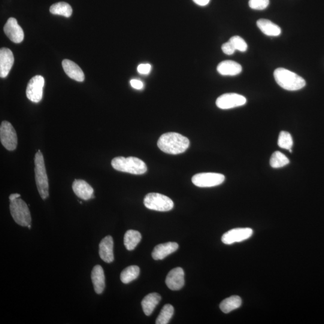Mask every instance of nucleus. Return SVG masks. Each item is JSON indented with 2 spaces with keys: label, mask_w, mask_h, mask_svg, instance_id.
<instances>
[{
  "label": "nucleus",
  "mask_w": 324,
  "mask_h": 324,
  "mask_svg": "<svg viewBox=\"0 0 324 324\" xmlns=\"http://www.w3.org/2000/svg\"><path fill=\"white\" fill-rule=\"evenodd\" d=\"M189 145L188 138L175 132L164 133L157 142V146L160 150L174 155L184 153L189 148Z\"/></svg>",
  "instance_id": "1"
},
{
  "label": "nucleus",
  "mask_w": 324,
  "mask_h": 324,
  "mask_svg": "<svg viewBox=\"0 0 324 324\" xmlns=\"http://www.w3.org/2000/svg\"><path fill=\"white\" fill-rule=\"evenodd\" d=\"M274 77L278 86L286 90L297 91L305 86L303 78L286 69H275Z\"/></svg>",
  "instance_id": "2"
},
{
  "label": "nucleus",
  "mask_w": 324,
  "mask_h": 324,
  "mask_svg": "<svg viewBox=\"0 0 324 324\" xmlns=\"http://www.w3.org/2000/svg\"><path fill=\"white\" fill-rule=\"evenodd\" d=\"M111 165L117 171L135 175H142L147 171V166L142 160L135 157H117Z\"/></svg>",
  "instance_id": "3"
},
{
  "label": "nucleus",
  "mask_w": 324,
  "mask_h": 324,
  "mask_svg": "<svg viewBox=\"0 0 324 324\" xmlns=\"http://www.w3.org/2000/svg\"><path fill=\"white\" fill-rule=\"evenodd\" d=\"M35 164L36 185L41 198L46 199L49 196V183H48L44 157L41 150H39L36 154Z\"/></svg>",
  "instance_id": "4"
},
{
  "label": "nucleus",
  "mask_w": 324,
  "mask_h": 324,
  "mask_svg": "<svg viewBox=\"0 0 324 324\" xmlns=\"http://www.w3.org/2000/svg\"><path fill=\"white\" fill-rule=\"evenodd\" d=\"M10 210L12 217L18 225L28 226L32 222V216L26 203L22 199L11 201Z\"/></svg>",
  "instance_id": "5"
},
{
  "label": "nucleus",
  "mask_w": 324,
  "mask_h": 324,
  "mask_svg": "<svg viewBox=\"0 0 324 324\" xmlns=\"http://www.w3.org/2000/svg\"><path fill=\"white\" fill-rule=\"evenodd\" d=\"M144 204L150 210L168 211L174 207V202L169 197L158 193H150L145 196Z\"/></svg>",
  "instance_id": "6"
},
{
  "label": "nucleus",
  "mask_w": 324,
  "mask_h": 324,
  "mask_svg": "<svg viewBox=\"0 0 324 324\" xmlns=\"http://www.w3.org/2000/svg\"><path fill=\"white\" fill-rule=\"evenodd\" d=\"M0 140L3 146L9 151L16 149L18 137L16 131L10 123L4 121L0 126Z\"/></svg>",
  "instance_id": "7"
},
{
  "label": "nucleus",
  "mask_w": 324,
  "mask_h": 324,
  "mask_svg": "<svg viewBox=\"0 0 324 324\" xmlns=\"http://www.w3.org/2000/svg\"><path fill=\"white\" fill-rule=\"evenodd\" d=\"M225 180V175L213 172L199 173L192 178V183L199 187H211L220 185Z\"/></svg>",
  "instance_id": "8"
},
{
  "label": "nucleus",
  "mask_w": 324,
  "mask_h": 324,
  "mask_svg": "<svg viewBox=\"0 0 324 324\" xmlns=\"http://www.w3.org/2000/svg\"><path fill=\"white\" fill-rule=\"evenodd\" d=\"M45 80L41 75L35 76L29 81L26 90L27 98L33 102L39 103L43 96Z\"/></svg>",
  "instance_id": "9"
},
{
  "label": "nucleus",
  "mask_w": 324,
  "mask_h": 324,
  "mask_svg": "<svg viewBox=\"0 0 324 324\" xmlns=\"http://www.w3.org/2000/svg\"><path fill=\"white\" fill-rule=\"evenodd\" d=\"M247 100L243 96L236 93H226L217 98V107L222 110H229L241 107L246 104Z\"/></svg>",
  "instance_id": "10"
},
{
  "label": "nucleus",
  "mask_w": 324,
  "mask_h": 324,
  "mask_svg": "<svg viewBox=\"0 0 324 324\" xmlns=\"http://www.w3.org/2000/svg\"><path fill=\"white\" fill-rule=\"evenodd\" d=\"M253 230L249 228H235L224 234L222 241L225 244H232L243 241L252 237Z\"/></svg>",
  "instance_id": "11"
},
{
  "label": "nucleus",
  "mask_w": 324,
  "mask_h": 324,
  "mask_svg": "<svg viewBox=\"0 0 324 324\" xmlns=\"http://www.w3.org/2000/svg\"><path fill=\"white\" fill-rule=\"evenodd\" d=\"M4 31L6 36L14 43L20 44L24 38V33L18 21L14 18H10L4 27Z\"/></svg>",
  "instance_id": "12"
},
{
  "label": "nucleus",
  "mask_w": 324,
  "mask_h": 324,
  "mask_svg": "<svg viewBox=\"0 0 324 324\" xmlns=\"http://www.w3.org/2000/svg\"><path fill=\"white\" fill-rule=\"evenodd\" d=\"M166 284L172 290H180L184 285V272L183 268H175L169 272L166 278Z\"/></svg>",
  "instance_id": "13"
},
{
  "label": "nucleus",
  "mask_w": 324,
  "mask_h": 324,
  "mask_svg": "<svg viewBox=\"0 0 324 324\" xmlns=\"http://www.w3.org/2000/svg\"><path fill=\"white\" fill-rule=\"evenodd\" d=\"M14 63V54L8 48H3L0 50V77H7Z\"/></svg>",
  "instance_id": "14"
},
{
  "label": "nucleus",
  "mask_w": 324,
  "mask_h": 324,
  "mask_svg": "<svg viewBox=\"0 0 324 324\" xmlns=\"http://www.w3.org/2000/svg\"><path fill=\"white\" fill-rule=\"evenodd\" d=\"M99 255L105 262L114 261V241L111 236H107L100 243Z\"/></svg>",
  "instance_id": "15"
},
{
  "label": "nucleus",
  "mask_w": 324,
  "mask_h": 324,
  "mask_svg": "<svg viewBox=\"0 0 324 324\" xmlns=\"http://www.w3.org/2000/svg\"><path fill=\"white\" fill-rule=\"evenodd\" d=\"M72 189L79 198L86 200L95 198L93 196L94 189L90 184L83 180H75L72 184Z\"/></svg>",
  "instance_id": "16"
},
{
  "label": "nucleus",
  "mask_w": 324,
  "mask_h": 324,
  "mask_svg": "<svg viewBox=\"0 0 324 324\" xmlns=\"http://www.w3.org/2000/svg\"><path fill=\"white\" fill-rule=\"evenodd\" d=\"M178 249V244L175 242H168L157 245L153 251V258L154 260L163 259L170 254L175 252Z\"/></svg>",
  "instance_id": "17"
},
{
  "label": "nucleus",
  "mask_w": 324,
  "mask_h": 324,
  "mask_svg": "<svg viewBox=\"0 0 324 324\" xmlns=\"http://www.w3.org/2000/svg\"><path fill=\"white\" fill-rule=\"evenodd\" d=\"M63 69L68 77L78 82H83L84 74L80 67L69 60H64L62 62Z\"/></svg>",
  "instance_id": "18"
},
{
  "label": "nucleus",
  "mask_w": 324,
  "mask_h": 324,
  "mask_svg": "<svg viewBox=\"0 0 324 324\" xmlns=\"http://www.w3.org/2000/svg\"><path fill=\"white\" fill-rule=\"evenodd\" d=\"M92 280L95 292L101 294L105 287V277L104 269L99 265L93 268L92 272Z\"/></svg>",
  "instance_id": "19"
},
{
  "label": "nucleus",
  "mask_w": 324,
  "mask_h": 324,
  "mask_svg": "<svg viewBox=\"0 0 324 324\" xmlns=\"http://www.w3.org/2000/svg\"><path fill=\"white\" fill-rule=\"evenodd\" d=\"M217 71L223 76H235L240 74L242 67L237 62L226 60L218 65Z\"/></svg>",
  "instance_id": "20"
},
{
  "label": "nucleus",
  "mask_w": 324,
  "mask_h": 324,
  "mask_svg": "<svg viewBox=\"0 0 324 324\" xmlns=\"http://www.w3.org/2000/svg\"><path fill=\"white\" fill-rule=\"evenodd\" d=\"M161 296L157 293H150L142 299L141 305L145 315L150 316L161 300Z\"/></svg>",
  "instance_id": "21"
},
{
  "label": "nucleus",
  "mask_w": 324,
  "mask_h": 324,
  "mask_svg": "<svg viewBox=\"0 0 324 324\" xmlns=\"http://www.w3.org/2000/svg\"><path fill=\"white\" fill-rule=\"evenodd\" d=\"M257 26L263 34L268 36H278L281 34V29L276 24L268 20L260 19L257 21Z\"/></svg>",
  "instance_id": "22"
},
{
  "label": "nucleus",
  "mask_w": 324,
  "mask_h": 324,
  "mask_svg": "<svg viewBox=\"0 0 324 324\" xmlns=\"http://www.w3.org/2000/svg\"><path fill=\"white\" fill-rule=\"evenodd\" d=\"M142 236L141 233L135 230H129L126 232L124 237V244L127 249L133 250L137 246L141 241Z\"/></svg>",
  "instance_id": "23"
},
{
  "label": "nucleus",
  "mask_w": 324,
  "mask_h": 324,
  "mask_svg": "<svg viewBox=\"0 0 324 324\" xmlns=\"http://www.w3.org/2000/svg\"><path fill=\"white\" fill-rule=\"evenodd\" d=\"M241 304L242 300L240 296L233 295L224 299L220 304V308L223 313H228L240 307Z\"/></svg>",
  "instance_id": "24"
},
{
  "label": "nucleus",
  "mask_w": 324,
  "mask_h": 324,
  "mask_svg": "<svg viewBox=\"0 0 324 324\" xmlns=\"http://www.w3.org/2000/svg\"><path fill=\"white\" fill-rule=\"evenodd\" d=\"M50 11L54 15H61L66 18L71 17L72 8L68 3L66 2H59L51 6Z\"/></svg>",
  "instance_id": "25"
},
{
  "label": "nucleus",
  "mask_w": 324,
  "mask_h": 324,
  "mask_svg": "<svg viewBox=\"0 0 324 324\" xmlns=\"http://www.w3.org/2000/svg\"><path fill=\"white\" fill-rule=\"evenodd\" d=\"M139 272H140V269L138 266H129L122 272L120 279L123 283H129L139 276Z\"/></svg>",
  "instance_id": "26"
},
{
  "label": "nucleus",
  "mask_w": 324,
  "mask_h": 324,
  "mask_svg": "<svg viewBox=\"0 0 324 324\" xmlns=\"http://www.w3.org/2000/svg\"><path fill=\"white\" fill-rule=\"evenodd\" d=\"M269 163H270L272 168H280L288 165L289 160L280 151H275L272 154Z\"/></svg>",
  "instance_id": "27"
},
{
  "label": "nucleus",
  "mask_w": 324,
  "mask_h": 324,
  "mask_svg": "<svg viewBox=\"0 0 324 324\" xmlns=\"http://www.w3.org/2000/svg\"><path fill=\"white\" fill-rule=\"evenodd\" d=\"M174 312V308L171 304H166L156 319V324H167L172 318Z\"/></svg>",
  "instance_id": "28"
},
{
  "label": "nucleus",
  "mask_w": 324,
  "mask_h": 324,
  "mask_svg": "<svg viewBox=\"0 0 324 324\" xmlns=\"http://www.w3.org/2000/svg\"><path fill=\"white\" fill-rule=\"evenodd\" d=\"M278 145L283 149L287 150L292 152L293 139L290 133L285 131L280 133L278 139Z\"/></svg>",
  "instance_id": "29"
},
{
  "label": "nucleus",
  "mask_w": 324,
  "mask_h": 324,
  "mask_svg": "<svg viewBox=\"0 0 324 324\" xmlns=\"http://www.w3.org/2000/svg\"><path fill=\"white\" fill-rule=\"evenodd\" d=\"M229 42L234 46L235 50L240 51V52H245L247 49L246 42L240 36H233L229 39Z\"/></svg>",
  "instance_id": "30"
},
{
  "label": "nucleus",
  "mask_w": 324,
  "mask_h": 324,
  "mask_svg": "<svg viewBox=\"0 0 324 324\" xmlns=\"http://www.w3.org/2000/svg\"><path fill=\"white\" fill-rule=\"evenodd\" d=\"M269 0H249V5L254 10H264L269 5Z\"/></svg>",
  "instance_id": "31"
},
{
  "label": "nucleus",
  "mask_w": 324,
  "mask_h": 324,
  "mask_svg": "<svg viewBox=\"0 0 324 324\" xmlns=\"http://www.w3.org/2000/svg\"><path fill=\"white\" fill-rule=\"evenodd\" d=\"M223 52L226 55L231 56L235 53L236 51L234 46L229 41L224 44L222 46Z\"/></svg>",
  "instance_id": "32"
},
{
  "label": "nucleus",
  "mask_w": 324,
  "mask_h": 324,
  "mask_svg": "<svg viewBox=\"0 0 324 324\" xmlns=\"http://www.w3.org/2000/svg\"><path fill=\"white\" fill-rule=\"evenodd\" d=\"M151 70V66L150 64H141L137 68L139 74L142 75H147L149 74Z\"/></svg>",
  "instance_id": "33"
},
{
  "label": "nucleus",
  "mask_w": 324,
  "mask_h": 324,
  "mask_svg": "<svg viewBox=\"0 0 324 324\" xmlns=\"http://www.w3.org/2000/svg\"><path fill=\"white\" fill-rule=\"evenodd\" d=\"M130 85L133 89L136 90H141L144 88V84L140 80H132L130 81Z\"/></svg>",
  "instance_id": "34"
},
{
  "label": "nucleus",
  "mask_w": 324,
  "mask_h": 324,
  "mask_svg": "<svg viewBox=\"0 0 324 324\" xmlns=\"http://www.w3.org/2000/svg\"><path fill=\"white\" fill-rule=\"evenodd\" d=\"M196 5L201 6H207L210 0H193Z\"/></svg>",
  "instance_id": "35"
},
{
  "label": "nucleus",
  "mask_w": 324,
  "mask_h": 324,
  "mask_svg": "<svg viewBox=\"0 0 324 324\" xmlns=\"http://www.w3.org/2000/svg\"><path fill=\"white\" fill-rule=\"evenodd\" d=\"M20 196L21 195L18 194V193H14V194L9 196V199H10V201H13V200L19 198Z\"/></svg>",
  "instance_id": "36"
},
{
  "label": "nucleus",
  "mask_w": 324,
  "mask_h": 324,
  "mask_svg": "<svg viewBox=\"0 0 324 324\" xmlns=\"http://www.w3.org/2000/svg\"><path fill=\"white\" fill-rule=\"evenodd\" d=\"M27 227H28L29 229L31 228H32L31 224H30V225H29Z\"/></svg>",
  "instance_id": "37"
}]
</instances>
